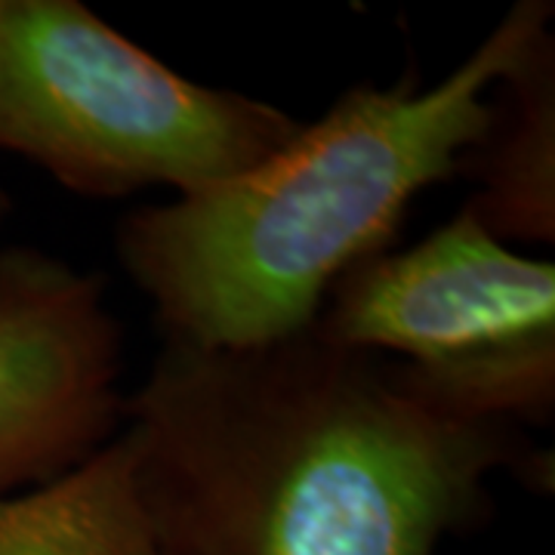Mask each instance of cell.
Wrapping results in <instances>:
<instances>
[{
	"mask_svg": "<svg viewBox=\"0 0 555 555\" xmlns=\"http://www.w3.org/2000/svg\"><path fill=\"white\" fill-rule=\"evenodd\" d=\"M120 438L155 555H438L491 513L496 469L553 485L521 426L433 414L318 324L250 349L164 339Z\"/></svg>",
	"mask_w": 555,
	"mask_h": 555,
	"instance_id": "6da1fadb",
	"label": "cell"
},
{
	"mask_svg": "<svg viewBox=\"0 0 555 555\" xmlns=\"http://www.w3.org/2000/svg\"><path fill=\"white\" fill-rule=\"evenodd\" d=\"M550 22V0H518L436 87H352L254 167L124 217L120 266L164 339L250 349L315 327L339 278L389 250L408 204L463 173L494 130L488 90Z\"/></svg>",
	"mask_w": 555,
	"mask_h": 555,
	"instance_id": "7a4b0ae2",
	"label": "cell"
},
{
	"mask_svg": "<svg viewBox=\"0 0 555 555\" xmlns=\"http://www.w3.org/2000/svg\"><path fill=\"white\" fill-rule=\"evenodd\" d=\"M302 127L272 102L182 78L80 0H0V149L62 189H207Z\"/></svg>",
	"mask_w": 555,
	"mask_h": 555,
	"instance_id": "3957f363",
	"label": "cell"
},
{
	"mask_svg": "<svg viewBox=\"0 0 555 555\" xmlns=\"http://www.w3.org/2000/svg\"><path fill=\"white\" fill-rule=\"evenodd\" d=\"M318 331L386 358L398 392L444 420H553L555 266L521 257L466 207L414 247L349 269Z\"/></svg>",
	"mask_w": 555,
	"mask_h": 555,
	"instance_id": "277c9868",
	"label": "cell"
},
{
	"mask_svg": "<svg viewBox=\"0 0 555 555\" xmlns=\"http://www.w3.org/2000/svg\"><path fill=\"white\" fill-rule=\"evenodd\" d=\"M105 281L38 247L0 250V500L68 476L124 426Z\"/></svg>",
	"mask_w": 555,
	"mask_h": 555,
	"instance_id": "5b68a950",
	"label": "cell"
},
{
	"mask_svg": "<svg viewBox=\"0 0 555 555\" xmlns=\"http://www.w3.org/2000/svg\"><path fill=\"white\" fill-rule=\"evenodd\" d=\"M491 137L463 160L466 210L500 241H555V40L537 28L503 72Z\"/></svg>",
	"mask_w": 555,
	"mask_h": 555,
	"instance_id": "8992f818",
	"label": "cell"
},
{
	"mask_svg": "<svg viewBox=\"0 0 555 555\" xmlns=\"http://www.w3.org/2000/svg\"><path fill=\"white\" fill-rule=\"evenodd\" d=\"M0 555H155L120 433L68 476L0 500Z\"/></svg>",
	"mask_w": 555,
	"mask_h": 555,
	"instance_id": "52a82bcc",
	"label": "cell"
},
{
	"mask_svg": "<svg viewBox=\"0 0 555 555\" xmlns=\"http://www.w3.org/2000/svg\"><path fill=\"white\" fill-rule=\"evenodd\" d=\"M10 210H13V201H10V195L0 189V222L10 217Z\"/></svg>",
	"mask_w": 555,
	"mask_h": 555,
	"instance_id": "ba28073f",
	"label": "cell"
}]
</instances>
